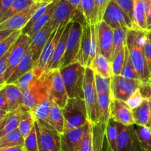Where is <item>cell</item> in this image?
Here are the masks:
<instances>
[{"label":"cell","mask_w":151,"mask_h":151,"mask_svg":"<svg viewBox=\"0 0 151 151\" xmlns=\"http://www.w3.org/2000/svg\"><path fill=\"white\" fill-rule=\"evenodd\" d=\"M145 37L146 31L134 29L127 30V46L130 56L142 83H149L151 80V74L144 51Z\"/></svg>","instance_id":"cell-1"},{"label":"cell","mask_w":151,"mask_h":151,"mask_svg":"<svg viewBox=\"0 0 151 151\" xmlns=\"http://www.w3.org/2000/svg\"><path fill=\"white\" fill-rule=\"evenodd\" d=\"M60 72L64 82L69 98H84L83 84L86 67L79 62L60 68Z\"/></svg>","instance_id":"cell-2"},{"label":"cell","mask_w":151,"mask_h":151,"mask_svg":"<svg viewBox=\"0 0 151 151\" xmlns=\"http://www.w3.org/2000/svg\"><path fill=\"white\" fill-rule=\"evenodd\" d=\"M83 19H85L83 14L80 11L77 12L66 41V51L60 63V68L78 62V55L81 50L83 27V24L86 22H83Z\"/></svg>","instance_id":"cell-3"},{"label":"cell","mask_w":151,"mask_h":151,"mask_svg":"<svg viewBox=\"0 0 151 151\" xmlns=\"http://www.w3.org/2000/svg\"><path fill=\"white\" fill-rule=\"evenodd\" d=\"M62 110L65 120L64 132L81 128L88 122L86 104L84 98H69Z\"/></svg>","instance_id":"cell-4"},{"label":"cell","mask_w":151,"mask_h":151,"mask_svg":"<svg viewBox=\"0 0 151 151\" xmlns=\"http://www.w3.org/2000/svg\"><path fill=\"white\" fill-rule=\"evenodd\" d=\"M48 71H46L40 78H35L31 83L22 91L23 108L32 111L39 103L50 96L47 77Z\"/></svg>","instance_id":"cell-5"},{"label":"cell","mask_w":151,"mask_h":151,"mask_svg":"<svg viewBox=\"0 0 151 151\" xmlns=\"http://www.w3.org/2000/svg\"><path fill=\"white\" fill-rule=\"evenodd\" d=\"M83 94L88 112V121L92 124H97L100 117V112L96 89L95 73L91 67H86Z\"/></svg>","instance_id":"cell-6"},{"label":"cell","mask_w":151,"mask_h":151,"mask_svg":"<svg viewBox=\"0 0 151 151\" xmlns=\"http://www.w3.org/2000/svg\"><path fill=\"white\" fill-rule=\"evenodd\" d=\"M142 84L140 80L129 79L122 75L111 77V98L126 102Z\"/></svg>","instance_id":"cell-7"},{"label":"cell","mask_w":151,"mask_h":151,"mask_svg":"<svg viewBox=\"0 0 151 151\" xmlns=\"http://www.w3.org/2000/svg\"><path fill=\"white\" fill-rule=\"evenodd\" d=\"M47 82L49 93L52 100L58 106L63 109L66 106L69 100V97L60 74V69L48 71Z\"/></svg>","instance_id":"cell-8"},{"label":"cell","mask_w":151,"mask_h":151,"mask_svg":"<svg viewBox=\"0 0 151 151\" xmlns=\"http://www.w3.org/2000/svg\"><path fill=\"white\" fill-rule=\"evenodd\" d=\"M66 24L60 25L57 29H55L50 35L47 44L44 46L38 62L33 66V69H32L34 74L37 78H40L47 71V65L50 62L52 55L53 51L55 50V47L60 40Z\"/></svg>","instance_id":"cell-9"},{"label":"cell","mask_w":151,"mask_h":151,"mask_svg":"<svg viewBox=\"0 0 151 151\" xmlns=\"http://www.w3.org/2000/svg\"><path fill=\"white\" fill-rule=\"evenodd\" d=\"M35 125L39 151H61L60 134L57 131L48 128L37 120Z\"/></svg>","instance_id":"cell-10"},{"label":"cell","mask_w":151,"mask_h":151,"mask_svg":"<svg viewBox=\"0 0 151 151\" xmlns=\"http://www.w3.org/2000/svg\"><path fill=\"white\" fill-rule=\"evenodd\" d=\"M103 21L110 25L112 29L123 27L136 29L134 22L114 0H111L104 13Z\"/></svg>","instance_id":"cell-11"},{"label":"cell","mask_w":151,"mask_h":151,"mask_svg":"<svg viewBox=\"0 0 151 151\" xmlns=\"http://www.w3.org/2000/svg\"><path fill=\"white\" fill-rule=\"evenodd\" d=\"M29 48V36L27 34H22L19 36L16 42L12 47L11 52L8 58L7 69L4 77V82L6 83L7 80L21 61L22 58Z\"/></svg>","instance_id":"cell-12"},{"label":"cell","mask_w":151,"mask_h":151,"mask_svg":"<svg viewBox=\"0 0 151 151\" xmlns=\"http://www.w3.org/2000/svg\"><path fill=\"white\" fill-rule=\"evenodd\" d=\"M134 125L121 124L117 139V151H142Z\"/></svg>","instance_id":"cell-13"},{"label":"cell","mask_w":151,"mask_h":151,"mask_svg":"<svg viewBox=\"0 0 151 151\" xmlns=\"http://www.w3.org/2000/svg\"><path fill=\"white\" fill-rule=\"evenodd\" d=\"M43 2L35 1L27 8L0 23V29H22Z\"/></svg>","instance_id":"cell-14"},{"label":"cell","mask_w":151,"mask_h":151,"mask_svg":"<svg viewBox=\"0 0 151 151\" xmlns=\"http://www.w3.org/2000/svg\"><path fill=\"white\" fill-rule=\"evenodd\" d=\"M53 31L54 29L52 27V22L50 20L40 30L29 38V50H31L32 55L33 66L38 62L41 52Z\"/></svg>","instance_id":"cell-15"},{"label":"cell","mask_w":151,"mask_h":151,"mask_svg":"<svg viewBox=\"0 0 151 151\" xmlns=\"http://www.w3.org/2000/svg\"><path fill=\"white\" fill-rule=\"evenodd\" d=\"M88 121L85 125L60 134L61 151H81V143L84 134L89 125Z\"/></svg>","instance_id":"cell-16"},{"label":"cell","mask_w":151,"mask_h":151,"mask_svg":"<svg viewBox=\"0 0 151 151\" xmlns=\"http://www.w3.org/2000/svg\"><path fill=\"white\" fill-rule=\"evenodd\" d=\"M78 11L67 0H60L51 19L53 29H56L60 25L69 23L74 19Z\"/></svg>","instance_id":"cell-17"},{"label":"cell","mask_w":151,"mask_h":151,"mask_svg":"<svg viewBox=\"0 0 151 151\" xmlns=\"http://www.w3.org/2000/svg\"><path fill=\"white\" fill-rule=\"evenodd\" d=\"M111 118L124 125L135 124L132 109L128 106L126 102L117 99H111Z\"/></svg>","instance_id":"cell-18"},{"label":"cell","mask_w":151,"mask_h":151,"mask_svg":"<svg viewBox=\"0 0 151 151\" xmlns=\"http://www.w3.org/2000/svg\"><path fill=\"white\" fill-rule=\"evenodd\" d=\"M98 40L102 54L107 58L110 62L112 61L113 55L114 32L110 25L102 21L99 23Z\"/></svg>","instance_id":"cell-19"},{"label":"cell","mask_w":151,"mask_h":151,"mask_svg":"<svg viewBox=\"0 0 151 151\" xmlns=\"http://www.w3.org/2000/svg\"><path fill=\"white\" fill-rule=\"evenodd\" d=\"M72 24H73V19L66 25V27H65L64 30L62 33L60 40L55 47L51 58H50V62L47 65V71L60 69V63H61V60L63 59V55H64L65 51H66V41H67L68 36H69V31L72 28Z\"/></svg>","instance_id":"cell-20"},{"label":"cell","mask_w":151,"mask_h":151,"mask_svg":"<svg viewBox=\"0 0 151 151\" xmlns=\"http://www.w3.org/2000/svg\"><path fill=\"white\" fill-rule=\"evenodd\" d=\"M92 47V35L91 24L86 22L83 24L82 37H81V50L78 58V62L87 67L89 62Z\"/></svg>","instance_id":"cell-21"},{"label":"cell","mask_w":151,"mask_h":151,"mask_svg":"<svg viewBox=\"0 0 151 151\" xmlns=\"http://www.w3.org/2000/svg\"><path fill=\"white\" fill-rule=\"evenodd\" d=\"M151 0H134V23L136 29L147 31V19Z\"/></svg>","instance_id":"cell-22"},{"label":"cell","mask_w":151,"mask_h":151,"mask_svg":"<svg viewBox=\"0 0 151 151\" xmlns=\"http://www.w3.org/2000/svg\"><path fill=\"white\" fill-rule=\"evenodd\" d=\"M0 91L4 93L9 104L10 111L23 107L22 91L15 83H5L0 86Z\"/></svg>","instance_id":"cell-23"},{"label":"cell","mask_w":151,"mask_h":151,"mask_svg":"<svg viewBox=\"0 0 151 151\" xmlns=\"http://www.w3.org/2000/svg\"><path fill=\"white\" fill-rule=\"evenodd\" d=\"M91 68L94 70V73L102 77H104V78H111L113 76L111 63L107 58L105 57L102 54L101 51H100V44H99V40L97 42L96 55L91 63Z\"/></svg>","instance_id":"cell-24"},{"label":"cell","mask_w":151,"mask_h":151,"mask_svg":"<svg viewBox=\"0 0 151 151\" xmlns=\"http://www.w3.org/2000/svg\"><path fill=\"white\" fill-rule=\"evenodd\" d=\"M111 91L97 93L100 117L97 123L107 126L109 119L111 117Z\"/></svg>","instance_id":"cell-25"},{"label":"cell","mask_w":151,"mask_h":151,"mask_svg":"<svg viewBox=\"0 0 151 151\" xmlns=\"http://www.w3.org/2000/svg\"><path fill=\"white\" fill-rule=\"evenodd\" d=\"M24 110L23 107L7 113V116L0 121V137L19 128L21 114Z\"/></svg>","instance_id":"cell-26"},{"label":"cell","mask_w":151,"mask_h":151,"mask_svg":"<svg viewBox=\"0 0 151 151\" xmlns=\"http://www.w3.org/2000/svg\"><path fill=\"white\" fill-rule=\"evenodd\" d=\"M33 65L32 55L31 50L29 48L18 66L16 67L15 70L13 71L12 75H10L9 79L7 81L6 83H15L22 75L33 69Z\"/></svg>","instance_id":"cell-27"},{"label":"cell","mask_w":151,"mask_h":151,"mask_svg":"<svg viewBox=\"0 0 151 151\" xmlns=\"http://www.w3.org/2000/svg\"><path fill=\"white\" fill-rule=\"evenodd\" d=\"M52 101V99L51 96L50 95L45 100H43L41 103H39L32 111V112L34 116H35V120L40 122L41 124L45 125L48 128L55 130L50 125V120H49V116H50V109H51Z\"/></svg>","instance_id":"cell-28"},{"label":"cell","mask_w":151,"mask_h":151,"mask_svg":"<svg viewBox=\"0 0 151 151\" xmlns=\"http://www.w3.org/2000/svg\"><path fill=\"white\" fill-rule=\"evenodd\" d=\"M121 123L110 117L107 123L106 131L107 151H117V139Z\"/></svg>","instance_id":"cell-29"},{"label":"cell","mask_w":151,"mask_h":151,"mask_svg":"<svg viewBox=\"0 0 151 151\" xmlns=\"http://www.w3.org/2000/svg\"><path fill=\"white\" fill-rule=\"evenodd\" d=\"M132 112L135 124L150 128V107L147 99H144L138 107L132 109Z\"/></svg>","instance_id":"cell-30"},{"label":"cell","mask_w":151,"mask_h":151,"mask_svg":"<svg viewBox=\"0 0 151 151\" xmlns=\"http://www.w3.org/2000/svg\"><path fill=\"white\" fill-rule=\"evenodd\" d=\"M50 123L60 134L64 132V116H63L62 108L58 106L54 101L52 103L50 109V116H49Z\"/></svg>","instance_id":"cell-31"},{"label":"cell","mask_w":151,"mask_h":151,"mask_svg":"<svg viewBox=\"0 0 151 151\" xmlns=\"http://www.w3.org/2000/svg\"><path fill=\"white\" fill-rule=\"evenodd\" d=\"M82 13L87 23L91 25L99 23L97 7L94 0H81V2Z\"/></svg>","instance_id":"cell-32"},{"label":"cell","mask_w":151,"mask_h":151,"mask_svg":"<svg viewBox=\"0 0 151 151\" xmlns=\"http://www.w3.org/2000/svg\"><path fill=\"white\" fill-rule=\"evenodd\" d=\"M24 138L19 131V128H16L0 137V148L16 145H24Z\"/></svg>","instance_id":"cell-33"},{"label":"cell","mask_w":151,"mask_h":151,"mask_svg":"<svg viewBox=\"0 0 151 151\" xmlns=\"http://www.w3.org/2000/svg\"><path fill=\"white\" fill-rule=\"evenodd\" d=\"M59 1H60V0H53L52 1H51L48 9L47 10V11L44 13V14L41 17V19L35 24V25L32 27V29H31L30 30H29V32L27 33V35H29V38H30L32 35H33L35 32H37L38 30H40L46 24L48 23V22L51 20L53 14H54L56 6H57Z\"/></svg>","instance_id":"cell-34"},{"label":"cell","mask_w":151,"mask_h":151,"mask_svg":"<svg viewBox=\"0 0 151 151\" xmlns=\"http://www.w3.org/2000/svg\"><path fill=\"white\" fill-rule=\"evenodd\" d=\"M35 118L32 112L24 109L21 114L20 123L18 128L24 138H25L32 131L35 125Z\"/></svg>","instance_id":"cell-35"},{"label":"cell","mask_w":151,"mask_h":151,"mask_svg":"<svg viewBox=\"0 0 151 151\" xmlns=\"http://www.w3.org/2000/svg\"><path fill=\"white\" fill-rule=\"evenodd\" d=\"M128 29L123 27H116L113 29L114 43L112 58H114V57L127 44V30Z\"/></svg>","instance_id":"cell-36"},{"label":"cell","mask_w":151,"mask_h":151,"mask_svg":"<svg viewBox=\"0 0 151 151\" xmlns=\"http://www.w3.org/2000/svg\"><path fill=\"white\" fill-rule=\"evenodd\" d=\"M34 2H35V1H32V0H14L10 7L8 8V10L4 14V16L0 17V23L10 19L14 15L20 13L24 9L27 8Z\"/></svg>","instance_id":"cell-37"},{"label":"cell","mask_w":151,"mask_h":151,"mask_svg":"<svg viewBox=\"0 0 151 151\" xmlns=\"http://www.w3.org/2000/svg\"><path fill=\"white\" fill-rule=\"evenodd\" d=\"M135 129L142 151H151V128L135 124Z\"/></svg>","instance_id":"cell-38"},{"label":"cell","mask_w":151,"mask_h":151,"mask_svg":"<svg viewBox=\"0 0 151 151\" xmlns=\"http://www.w3.org/2000/svg\"><path fill=\"white\" fill-rule=\"evenodd\" d=\"M125 61H124L123 68H122V72L121 75L122 76L125 77L126 78H129V79H136V80H140L139 75L138 72L136 70L135 67H134L133 62L131 60V56H130L129 50H128V46L127 44L125 47Z\"/></svg>","instance_id":"cell-39"},{"label":"cell","mask_w":151,"mask_h":151,"mask_svg":"<svg viewBox=\"0 0 151 151\" xmlns=\"http://www.w3.org/2000/svg\"><path fill=\"white\" fill-rule=\"evenodd\" d=\"M51 3V1L50 2H43L42 4L38 8V10L35 12V13L33 14V16H32V18L30 19L29 22L27 24L26 26L22 29V34H27L29 32L31 29H32V27L35 25V24L41 19V16L44 14L47 10L48 9L50 4Z\"/></svg>","instance_id":"cell-40"},{"label":"cell","mask_w":151,"mask_h":151,"mask_svg":"<svg viewBox=\"0 0 151 151\" xmlns=\"http://www.w3.org/2000/svg\"><path fill=\"white\" fill-rule=\"evenodd\" d=\"M21 35H22V29H16L9 36L1 41V43H0V57L2 56L16 42V41Z\"/></svg>","instance_id":"cell-41"},{"label":"cell","mask_w":151,"mask_h":151,"mask_svg":"<svg viewBox=\"0 0 151 151\" xmlns=\"http://www.w3.org/2000/svg\"><path fill=\"white\" fill-rule=\"evenodd\" d=\"M125 47L114 57L111 62L112 75H120L123 68L124 61H125Z\"/></svg>","instance_id":"cell-42"},{"label":"cell","mask_w":151,"mask_h":151,"mask_svg":"<svg viewBox=\"0 0 151 151\" xmlns=\"http://www.w3.org/2000/svg\"><path fill=\"white\" fill-rule=\"evenodd\" d=\"M24 147L25 151H39L35 125H34L30 133L24 138Z\"/></svg>","instance_id":"cell-43"},{"label":"cell","mask_w":151,"mask_h":151,"mask_svg":"<svg viewBox=\"0 0 151 151\" xmlns=\"http://www.w3.org/2000/svg\"><path fill=\"white\" fill-rule=\"evenodd\" d=\"M81 151H93L92 123L90 122L81 143Z\"/></svg>","instance_id":"cell-44"},{"label":"cell","mask_w":151,"mask_h":151,"mask_svg":"<svg viewBox=\"0 0 151 151\" xmlns=\"http://www.w3.org/2000/svg\"><path fill=\"white\" fill-rule=\"evenodd\" d=\"M134 22V0H114Z\"/></svg>","instance_id":"cell-45"},{"label":"cell","mask_w":151,"mask_h":151,"mask_svg":"<svg viewBox=\"0 0 151 151\" xmlns=\"http://www.w3.org/2000/svg\"><path fill=\"white\" fill-rule=\"evenodd\" d=\"M35 78H37V77L35 76V74H34L33 69H31L30 71H29V72H27L26 74L22 75V76L15 83V84H16V85L19 86V88H20L22 91H23L24 89H25V88L31 83V82H32Z\"/></svg>","instance_id":"cell-46"},{"label":"cell","mask_w":151,"mask_h":151,"mask_svg":"<svg viewBox=\"0 0 151 151\" xmlns=\"http://www.w3.org/2000/svg\"><path fill=\"white\" fill-rule=\"evenodd\" d=\"M143 100H144V98H143V97L142 96L139 90L137 89V91L128 98V100H127L126 103L131 109H135V108L138 107V106L142 103Z\"/></svg>","instance_id":"cell-47"},{"label":"cell","mask_w":151,"mask_h":151,"mask_svg":"<svg viewBox=\"0 0 151 151\" xmlns=\"http://www.w3.org/2000/svg\"><path fill=\"white\" fill-rule=\"evenodd\" d=\"M95 1L96 7L97 10V16H98L99 23L103 21V16L110 3L111 0H94Z\"/></svg>","instance_id":"cell-48"},{"label":"cell","mask_w":151,"mask_h":151,"mask_svg":"<svg viewBox=\"0 0 151 151\" xmlns=\"http://www.w3.org/2000/svg\"><path fill=\"white\" fill-rule=\"evenodd\" d=\"M147 32V31H146ZM144 51L145 55L146 60H147V65H148L149 69L151 74V43L147 38V33H146V37L145 38L144 41Z\"/></svg>","instance_id":"cell-49"},{"label":"cell","mask_w":151,"mask_h":151,"mask_svg":"<svg viewBox=\"0 0 151 151\" xmlns=\"http://www.w3.org/2000/svg\"><path fill=\"white\" fill-rule=\"evenodd\" d=\"M139 90L140 93H141L143 98L147 99V100L151 98V88L150 82L147 83L142 84V85L140 86Z\"/></svg>","instance_id":"cell-50"},{"label":"cell","mask_w":151,"mask_h":151,"mask_svg":"<svg viewBox=\"0 0 151 151\" xmlns=\"http://www.w3.org/2000/svg\"><path fill=\"white\" fill-rule=\"evenodd\" d=\"M14 0H1L0 1V17L4 16Z\"/></svg>","instance_id":"cell-51"},{"label":"cell","mask_w":151,"mask_h":151,"mask_svg":"<svg viewBox=\"0 0 151 151\" xmlns=\"http://www.w3.org/2000/svg\"><path fill=\"white\" fill-rule=\"evenodd\" d=\"M0 110L10 112V108L7 100L4 96V93L0 91Z\"/></svg>","instance_id":"cell-52"},{"label":"cell","mask_w":151,"mask_h":151,"mask_svg":"<svg viewBox=\"0 0 151 151\" xmlns=\"http://www.w3.org/2000/svg\"><path fill=\"white\" fill-rule=\"evenodd\" d=\"M0 151H25V150L24 145H16L0 148Z\"/></svg>","instance_id":"cell-53"},{"label":"cell","mask_w":151,"mask_h":151,"mask_svg":"<svg viewBox=\"0 0 151 151\" xmlns=\"http://www.w3.org/2000/svg\"><path fill=\"white\" fill-rule=\"evenodd\" d=\"M74 7V8L75 10H78V11L81 12L82 13V10H81V0H67Z\"/></svg>","instance_id":"cell-54"},{"label":"cell","mask_w":151,"mask_h":151,"mask_svg":"<svg viewBox=\"0 0 151 151\" xmlns=\"http://www.w3.org/2000/svg\"><path fill=\"white\" fill-rule=\"evenodd\" d=\"M13 31L14 30L13 29H0V41H2L9 36Z\"/></svg>","instance_id":"cell-55"},{"label":"cell","mask_w":151,"mask_h":151,"mask_svg":"<svg viewBox=\"0 0 151 151\" xmlns=\"http://www.w3.org/2000/svg\"><path fill=\"white\" fill-rule=\"evenodd\" d=\"M151 30V4L150 7V10H149L148 16H147V31Z\"/></svg>","instance_id":"cell-56"},{"label":"cell","mask_w":151,"mask_h":151,"mask_svg":"<svg viewBox=\"0 0 151 151\" xmlns=\"http://www.w3.org/2000/svg\"><path fill=\"white\" fill-rule=\"evenodd\" d=\"M149 107H150V128H151V98L149 99Z\"/></svg>","instance_id":"cell-57"},{"label":"cell","mask_w":151,"mask_h":151,"mask_svg":"<svg viewBox=\"0 0 151 151\" xmlns=\"http://www.w3.org/2000/svg\"><path fill=\"white\" fill-rule=\"evenodd\" d=\"M146 33H147V38H148L149 41H150V43H151V30L150 31H147V32H146Z\"/></svg>","instance_id":"cell-58"},{"label":"cell","mask_w":151,"mask_h":151,"mask_svg":"<svg viewBox=\"0 0 151 151\" xmlns=\"http://www.w3.org/2000/svg\"><path fill=\"white\" fill-rule=\"evenodd\" d=\"M52 1H53V0H38V1H41V2H50Z\"/></svg>","instance_id":"cell-59"},{"label":"cell","mask_w":151,"mask_h":151,"mask_svg":"<svg viewBox=\"0 0 151 151\" xmlns=\"http://www.w3.org/2000/svg\"><path fill=\"white\" fill-rule=\"evenodd\" d=\"M32 1H38V0H32Z\"/></svg>","instance_id":"cell-60"},{"label":"cell","mask_w":151,"mask_h":151,"mask_svg":"<svg viewBox=\"0 0 151 151\" xmlns=\"http://www.w3.org/2000/svg\"><path fill=\"white\" fill-rule=\"evenodd\" d=\"M150 88H151V80L150 81Z\"/></svg>","instance_id":"cell-61"}]
</instances>
